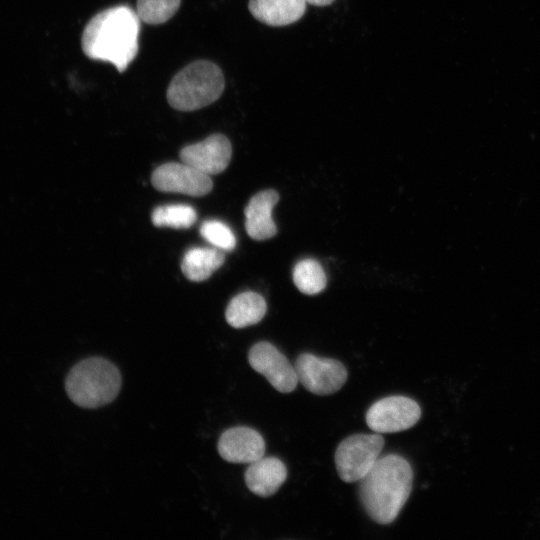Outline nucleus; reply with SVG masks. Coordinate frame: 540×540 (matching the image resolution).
<instances>
[{
	"label": "nucleus",
	"instance_id": "obj_1",
	"mask_svg": "<svg viewBox=\"0 0 540 540\" xmlns=\"http://www.w3.org/2000/svg\"><path fill=\"white\" fill-rule=\"evenodd\" d=\"M140 18L132 8L120 5L96 14L82 34L84 54L109 62L124 72L139 49Z\"/></svg>",
	"mask_w": 540,
	"mask_h": 540
},
{
	"label": "nucleus",
	"instance_id": "obj_2",
	"mask_svg": "<svg viewBox=\"0 0 540 540\" xmlns=\"http://www.w3.org/2000/svg\"><path fill=\"white\" fill-rule=\"evenodd\" d=\"M412 482L413 470L404 457L388 454L378 458L359 485L368 516L382 525L393 522L410 496Z\"/></svg>",
	"mask_w": 540,
	"mask_h": 540
},
{
	"label": "nucleus",
	"instance_id": "obj_3",
	"mask_svg": "<svg viewBox=\"0 0 540 540\" xmlns=\"http://www.w3.org/2000/svg\"><path fill=\"white\" fill-rule=\"evenodd\" d=\"M121 374L110 361L86 358L68 373L65 389L69 398L83 408H98L112 402L121 388Z\"/></svg>",
	"mask_w": 540,
	"mask_h": 540
},
{
	"label": "nucleus",
	"instance_id": "obj_4",
	"mask_svg": "<svg viewBox=\"0 0 540 540\" xmlns=\"http://www.w3.org/2000/svg\"><path fill=\"white\" fill-rule=\"evenodd\" d=\"M225 79L214 63L199 60L180 70L170 82L167 100L179 111H194L215 102L223 93Z\"/></svg>",
	"mask_w": 540,
	"mask_h": 540
},
{
	"label": "nucleus",
	"instance_id": "obj_5",
	"mask_svg": "<svg viewBox=\"0 0 540 540\" xmlns=\"http://www.w3.org/2000/svg\"><path fill=\"white\" fill-rule=\"evenodd\" d=\"M384 443L380 433H359L342 440L334 455L340 479L347 483L360 481L378 460Z\"/></svg>",
	"mask_w": 540,
	"mask_h": 540
},
{
	"label": "nucleus",
	"instance_id": "obj_6",
	"mask_svg": "<svg viewBox=\"0 0 540 540\" xmlns=\"http://www.w3.org/2000/svg\"><path fill=\"white\" fill-rule=\"evenodd\" d=\"M294 367L298 382L316 395H330L339 391L348 377L347 370L340 361L311 353L300 354Z\"/></svg>",
	"mask_w": 540,
	"mask_h": 540
},
{
	"label": "nucleus",
	"instance_id": "obj_7",
	"mask_svg": "<svg viewBox=\"0 0 540 540\" xmlns=\"http://www.w3.org/2000/svg\"><path fill=\"white\" fill-rule=\"evenodd\" d=\"M421 417L416 401L406 396H389L373 403L366 412V423L376 433H395L414 426Z\"/></svg>",
	"mask_w": 540,
	"mask_h": 540
},
{
	"label": "nucleus",
	"instance_id": "obj_8",
	"mask_svg": "<svg viewBox=\"0 0 540 540\" xmlns=\"http://www.w3.org/2000/svg\"><path fill=\"white\" fill-rule=\"evenodd\" d=\"M248 361L277 391L295 390L298 383L295 367L273 344L266 341L254 344L248 352Z\"/></svg>",
	"mask_w": 540,
	"mask_h": 540
},
{
	"label": "nucleus",
	"instance_id": "obj_9",
	"mask_svg": "<svg viewBox=\"0 0 540 540\" xmlns=\"http://www.w3.org/2000/svg\"><path fill=\"white\" fill-rule=\"evenodd\" d=\"M155 189L161 192L204 196L212 190L209 175L184 162H168L158 166L151 176Z\"/></svg>",
	"mask_w": 540,
	"mask_h": 540
},
{
	"label": "nucleus",
	"instance_id": "obj_10",
	"mask_svg": "<svg viewBox=\"0 0 540 540\" xmlns=\"http://www.w3.org/2000/svg\"><path fill=\"white\" fill-rule=\"evenodd\" d=\"M232 146L222 134H212L201 142L185 146L180 151L182 162L209 176L223 172L230 163Z\"/></svg>",
	"mask_w": 540,
	"mask_h": 540
},
{
	"label": "nucleus",
	"instance_id": "obj_11",
	"mask_svg": "<svg viewBox=\"0 0 540 540\" xmlns=\"http://www.w3.org/2000/svg\"><path fill=\"white\" fill-rule=\"evenodd\" d=\"M218 452L228 462L250 464L264 456L265 441L253 428L232 427L221 434Z\"/></svg>",
	"mask_w": 540,
	"mask_h": 540
},
{
	"label": "nucleus",
	"instance_id": "obj_12",
	"mask_svg": "<svg viewBox=\"0 0 540 540\" xmlns=\"http://www.w3.org/2000/svg\"><path fill=\"white\" fill-rule=\"evenodd\" d=\"M278 200V193L271 189L251 197L244 212L245 228L252 239L266 240L276 234L277 227L272 218V210Z\"/></svg>",
	"mask_w": 540,
	"mask_h": 540
},
{
	"label": "nucleus",
	"instance_id": "obj_13",
	"mask_svg": "<svg viewBox=\"0 0 540 540\" xmlns=\"http://www.w3.org/2000/svg\"><path fill=\"white\" fill-rule=\"evenodd\" d=\"M287 478V468L277 457H261L250 463L245 471V483L248 489L260 496L270 497L275 494Z\"/></svg>",
	"mask_w": 540,
	"mask_h": 540
},
{
	"label": "nucleus",
	"instance_id": "obj_14",
	"mask_svg": "<svg viewBox=\"0 0 540 540\" xmlns=\"http://www.w3.org/2000/svg\"><path fill=\"white\" fill-rule=\"evenodd\" d=\"M307 4L306 0H249L248 8L258 21L280 27L300 20Z\"/></svg>",
	"mask_w": 540,
	"mask_h": 540
},
{
	"label": "nucleus",
	"instance_id": "obj_15",
	"mask_svg": "<svg viewBox=\"0 0 540 540\" xmlns=\"http://www.w3.org/2000/svg\"><path fill=\"white\" fill-rule=\"evenodd\" d=\"M267 305L264 298L252 291L242 292L229 302L225 318L234 328H244L257 324L266 314Z\"/></svg>",
	"mask_w": 540,
	"mask_h": 540
},
{
	"label": "nucleus",
	"instance_id": "obj_16",
	"mask_svg": "<svg viewBox=\"0 0 540 540\" xmlns=\"http://www.w3.org/2000/svg\"><path fill=\"white\" fill-rule=\"evenodd\" d=\"M225 261L223 250L206 247H194L183 256L181 270L184 276L193 282L208 279Z\"/></svg>",
	"mask_w": 540,
	"mask_h": 540
},
{
	"label": "nucleus",
	"instance_id": "obj_17",
	"mask_svg": "<svg viewBox=\"0 0 540 540\" xmlns=\"http://www.w3.org/2000/svg\"><path fill=\"white\" fill-rule=\"evenodd\" d=\"M197 219L196 210L185 204H170L156 207L151 215L152 223L157 227L186 229Z\"/></svg>",
	"mask_w": 540,
	"mask_h": 540
},
{
	"label": "nucleus",
	"instance_id": "obj_18",
	"mask_svg": "<svg viewBox=\"0 0 540 540\" xmlns=\"http://www.w3.org/2000/svg\"><path fill=\"white\" fill-rule=\"evenodd\" d=\"M293 281L304 294L320 293L326 286V275L322 266L314 259L299 261L293 270Z\"/></svg>",
	"mask_w": 540,
	"mask_h": 540
},
{
	"label": "nucleus",
	"instance_id": "obj_19",
	"mask_svg": "<svg viewBox=\"0 0 540 540\" xmlns=\"http://www.w3.org/2000/svg\"><path fill=\"white\" fill-rule=\"evenodd\" d=\"M181 0H137V14L145 23L161 24L178 10Z\"/></svg>",
	"mask_w": 540,
	"mask_h": 540
},
{
	"label": "nucleus",
	"instance_id": "obj_20",
	"mask_svg": "<svg viewBox=\"0 0 540 540\" xmlns=\"http://www.w3.org/2000/svg\"><path fill=\"white\" fill-rule=\"evenodd\" d=\"M201 236L214 247L231 251L236 246V237L229 226L219 220H207L200 227Z\"/></svg>",
	"mask_w": 540,
	"mask_h": 540
},
{
	"label": "nucleus",
	"instance_id": "obj_21",
	"mask_svg": "<svg viewBox=\"0 0 540 540\" xmlns=\"http://www.w3.org/2000/svg\"><path fill=\"white\" fill-rule=\"evenodd\" d=\"M308 4L323 7L332 4L335 0H306Z\"/></svg>",
	"mask_w": 540,
	"mask_h": 540
}]
</instances>
